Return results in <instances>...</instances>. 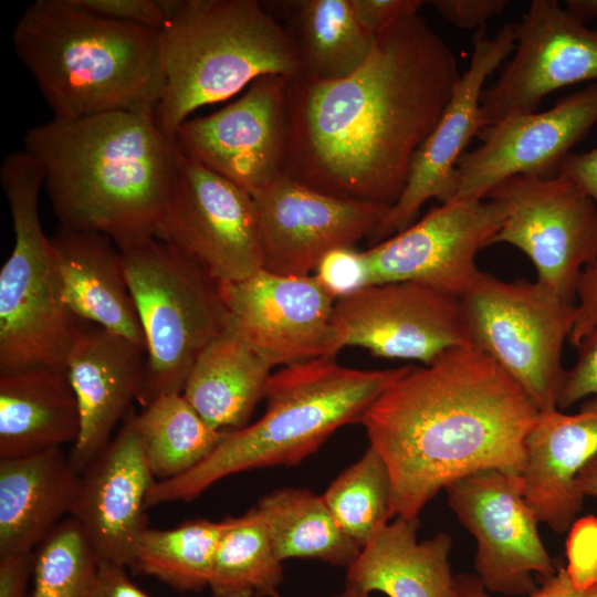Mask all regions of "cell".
I'll use <instances>...</instances> for the list:
<instances>
[{
	"instance_id": "36",
	"label": "cell",
	"mask_w": 597,
	"mask_h": 597,
	"mask_svg": "<svg viewBox=\"0 0 597 597\" xmlns=\"http://www.w3.org/2000/svg\"><path fill=\"white\" fill-rule=\"evenodd\" d=\"M313 275L336 302L371 285V271L365 251L336 248L318 262Z\"/></svg>"
},
{
	"instance_id": "26",
	"label": "cell",
	"mask_w": 597,
	"mask_h": 597,
	"mask_svg": "<svg viewBox=\"0 0 597 597\" xmlns=\"http://www.w3.org/2000/svg\"><path fill=\"white\" fill-rule=\"evenodd\" d=\"M80 409L66 370L35 367L0 373V458L74 443Z\"/></svg>"
},
{
	"instance_id": "44",
	"label": "cell",
	"mask_w": 597,
	"mask_h": 597,
	"mask_svg": "<svg viewBox=\"0 0 597 597\" xmlns=\"http://www.w3.org/2000/svg\"><path fill=\"white\" fill-rule=\"evenodd\" d=\"M558 175L574 181L597 205V147L585 153H570Z\"/></svg>"
},
{
	"instance_id": "32",
	"label": "cell",
	"mask_w": 597,
	"mask_h": 597,
	"mask_svg": "<svg viewBox=\"0 0 597 597\" xmlns=\"http://www.w3.org/2000/svg\"><path fill=\"white\" fill-rule=\"evenodd\" d=\"M219 541L209 586L213 597H272L283 580L266 524L255 507L228 517Z\"/></svg>"
},
{
	"instance_id": "6",
	"label": "cell",
	"mask_w": 597,
	"mask_h": 597,
	"mask_svg": "<svg viewBox=\"0 0 597 597\" xmlns=\"http://www.w3.org/2000/svg\"><path fill=\"white\" fill-rule=\"evenodd\" d=\"M159 40L164 88L154 117L172 138L196 109L258 77L302 73L284 24L256 0H174Z\"/></svg>"
},
{
	"instance_id": "21",
	"label": "cell",
	"mask_w": 597,
	"mask_h": 597,
	"mask_svg": "<svg viewBox=\"0 0 597 597\" xmlns=\"http://www.w3.org/2000/svg\"><path fill=\"white\" fill-rule=\"evenodd\" d=\"M132 407L117 433L81 473L71 515L100 562L132 567L148 528L147 496L156 483Z\"/></svg>"
},
{
	"instance_id": "47",
	"label": "cell",
	"mask_w": 597,
	"mask_h": 597,
	"mask_svg": "<svg viewBox=\"0 0 597 597\" xmlns=\"http://www.w3.org/2000/svg\"><path fill=\"white\" fill-rule=\"evenodd\" d=\"M565 8L583 22L597 19V0H567Z\"/></svg>"
},
{
	"instance_id": "22",
	"label": "cell",
	"mask_w": 597,
	"mask_h": 597,
	"mask_svg": "<svg viewBox=\"0 0 597 597\" xmlns=\"http://www.w3.org/2000/svg\"><path fill=\"white\" fill-rule=\"evenodd\" d=\"M145 362L142 347L97 325L86 323L75 338L65 370L81 417L70 454L80 473L105 449L114 428L137 399Z\"/></svg>"
},
{
	"instance_id": "9",
	"label": "cell",
	"mask_w": 597,
	"mask_h": 597,
	"mask_svg": "<svg viewBox=\"0 0 597 597\" xmlns=\"http://www.w3.org/2000/svg\"><path fill=\"white\" fill-rule=\"evenodd\" d=\"M459 301L471 345L494 359L540 412L557 409L562 352L577 305L536 280L507 282L484 272Z\"/></svg>"
},
{
	"instance_id": "29",
	"label": "cell",
	"mask_w": 597,
	"mask_h": 597,
	"mask_svg": "<svg viewBox=\"0 0 597 597\" xmlns=\"http://www.w3.org/2000/svg\"><path fill=\"white\" fill-rule=\"evenodd\" d=\"M284 24L302 73L321 81L346 77L367 59L376 36L359 23L352 0L289 1Z\"/></svg>"
},
{
	"instance_id": "18",
	"label": "cell",
	"mask_w": 597,
	"mask_h": 597,
	"mask_svg": "<svg viewBox=\"0 0 597 597\" xmlns=\"http://www.w3.org/2000/svg\"><path fill=\"white\" fill-rule=\"evenodd\" d=\"M517 22H507L494 35L484 27L472 35L468 69L460 74L436 126L416 151L407 184L371 235L376 244L412 224L430 199L454 198L457 166L470 140L482 129L481 96L485 81L502 66L516 43Z\"/></svg>"
},
{
	"instance_id": "40",
	"label": "cell",
	"mask_w": 597,
	"mask_h": 597,
	"mask_svg": "<svg viewBox=\"0 0 597 597\" xmlns=\"http://www.w3.org/2000/svg\"><path fill=\"white\" fill-rule=\"evenodd\" d=\"M542 586L526 597H597V584L580 589L573 585L565 566L555 574L542 579ZM452 597H491L476 575L459 574L454 576Z\"/></svg>"
},
{
	"instance_id": "39",
	"label": "cell",
	"mask_w": 597,
	"mask_h": 597,
	"mask_svg": "<svg viewBox=\"0 0 597 597\" xmlns=\"http://www.w3.org/2000/svg\"><path fill=\"white\" fill-rule=\"evenodd\" d=\"M577 359L565 371L557 409H567L586 397L597 396V326L576 346Z\"/></svg>"
},
{
	"instance_id": "24",
	"label": "cell",
	"mask_w": 597,
	"mask_h": 597,
	"mask_svg": "<svg viewBox=\"0 0 597 597\" xmlns=\"http://www.w3.org/2000/svg\"><path fill=\"white\" fill-rule=\"evenodd\" d=\"M65 305L80 320L119 335L146 352L122 255L107 235L62 226L50 238Z\"/></svg>"
},
{
	"instance_id": "33",
	"label": "cell",
	"mask_w": 597,
	"mask_h": 597,
	"mask_svg": "<svg viewBox=\"0 0 597 597\" xmlns=\"http://www.w3.org/2000/svg\"><path fill=\"white\" fill-rule=\"evenodd\" d=\"M227 525V519H198L168 530L147 528L130 568L179 591H201L209 586L217 547Z\"/></svg>"
},
{
	"instance_id": "8",
	"label": "cell",
	"mask_w": 597,
	"mask_h": 597,
	"mask_svg": "<svg viewBox=\"0 0 597 597\" xmlns=\"http://www.w3.org/2000/svg\"><path fill=\"white\" fill-rule=\"evenodd\" d=\"M145 336L146 362L137 401L182 394L191 368L228 316L214 280L193 259L154 237L118 248Z\"/></svg>"
},
{
	"instance_id": "12",
	"label": "cell",
	"mask_w": 597,
	"mask_h": 597,
	"mask_svg": "<svg viewBox=\"0 0 597 597\" xmlns=\"http://www.w3.org/2000/svg\"><path fill=\"white\" fill-rule=\"evenodd\" d=\"M468 345L459 298L418 282H390L335 302L324 357L359 346L377 357L428 365Z\"/></svg>"
},
{
	"instance_id": "43",
	"label": "cell",
	"mask_w": 597,
	"mask_h": 597,
	"mask_svg": "<svg viewBox=\"0 0 597 597\" xmlns=\"http://www.w3.org/2000/svg\"><path fill=\"white\" fill-rule=\"evenodd\" d=\"M34 552L0 557V597H28Z\"/></svg>"
},
{
	"instance_id": "28",
	"label": "cell",
	"mask_w": 597,
	"mask_h": 597,
	"mask_svg": "<svg viewBox=\"0 0 597 597\" xmlns=\"http://www.w3.org/2000/svg\"><path fill=\"white\" fill-rule=\"evenodd\" d=\"M271 368L260 354L227 329L200 353L182 395L212 428L239 430L265 396Z\"/></svg>"
},
{
	"instance_id": "35",
	"label": "cell",
	"mask_w": 597,
	"mask_h": 597,
	"mask_svg": "<svg viewBox=\"0 0 597 597\" xmlns=\"http://www.w3.org/2000/svg\"><path fill=\"white\" fill-rule=\"evenodd\" d=\"M98 563L80 525L69 516L34 551L30 597H95Z\"/></svg>"
},
{
	"instance_id": "42",
	"label": "cell",
	"mask_w": 597,
	"mask_h": 597,
	"mask_svg": "<svg viewBox=\"0 0 597 597\" xmlns=\"http://www.w3.org/2000/svg\"><path fill=\"white\" fill-rule=\"evenodd\" d=\"M423 3L421 0H352L359 23L373 36L402 13L419 11Z\"/></svg>"
},
{
	"instance_id": "4",
	"label": "cell",
	"mask_w": 597,
	"mask_h": 597,
	"mask_svg": "<svg viewBox=\"0 0 597 597\" xmlns=\"http://www.w3.org/2000/svg\"><path fill=\"white\" fill-rule=\"evenodd\" d=\"M12 43L53 118L155 114L164 88L159 30L100 17L74 0H36Z\"/></svg>"
},
{
	"instance_id": "20",
	"label": "cell",
	"mask_w": 597,
	"mask_h": 597,
	"mask_svg": "<svg viewBox=\"0 0 597 597\" xmlns=\"http://www.w3.org/2000/svg\"><path fill=\"white\" fill-rule=\"evenodd\" d=\"M219 292L227 329L272 367L325 356L335 301L313 275L261 269L239 281L219 282Z\"/></svg>"
},
{
	"instance_id": "3",
	"label": "cell",
	"mask_w": 597,
	"mask_h": 597,
	"mask_svg": "<svg viewBox=\"0 0 597 597\" xmlns=\"http://www.w3.org/2000/svg\"><path fill=\"white\" fill-rule=\"evenodd\" d=\"M23 143L43 169L60 226L105 234L117 248L154 237L181 156L154 115L52 118Z\"/></svg>"
},
{
	"instance_id": "2",
	"label": "cell",
	"mask_w": 597,
	"mask_h": 597,
	"mask_svg": "<svg viewBox=\"0 0 597 597\" xmlns=\"http://www.w3.org/2000/svg\"><path fill=\"white\" fill-rule=\"evenodd\" d=\"M538 412L494 359L468 345L409 366L360 423L389 471L394 516L419 520L462 476L491 468L522 475Z\"/></svg>"
},
{
	"instance_id": "1",
	"label": "cell",
	"mask_w": 597,
	"mask_h": 597,
	"mask_svg": "<svg viewBox=\"0 0 597 597\" xmlns=\"http://www.w3.org/2000/svg\"><path fill=\"white\" fill-rule=\"evenodd\" d=\"M460 74L450 46L419 11H408L377 33L365 62L346 77H287L283 176L391 207Z\"/></svg>"
},
{
	"instance_id": "19",
	"label": "cell",
	"mask_w": 597,
	"mask_h": 597,
	"mask_svg": "<svg viewBox=\"0 0 597 597\" xmlns=\"http://www.w3.org/2000/svg\"><path fill=\"white\" fill-rule=\"evenodd\" d=\"M250 195L262 269L281 275H310L331 250L371 237L390 208L327 195L283 175Z\"/></svg>"
},
{
	"instance_id": "45",
	"label": "cell",
	"mask_w": 597,
	"mask_h": 597,
	"mask_svg": "<svg viewBox=\"0 0 597 597\" xmlns=\"http://www.w3.org/2000/svg\"><path fill=\"white\" fill-rule=\"evenodd\" d=\"M95 597H151L135 585L125 567L107 562L98 563Z\"/></svg>"
},
{
	"instance_id": "38",
	"label": "cell",
	"mask_w": 597,
	"mask_h": 597,
	"mask_svg": "<svg viewBox=\"0 0 597 597\" xmlns=\"http://www.w3.org/2000/svg\"><path fill=\"white\" fill-rule=\"evenodd\" d=\"M570 528L565 568L573 585L586 589L597 584V519L579 520Z\"/></svg>"
},
{
	"instance_id": "48",
	"label": "cell",
	"mask_w": 597,
	"mask_h": 597,
	"mask_svg": "<svg viewBox=\"0 0 597 597\" xmlns=\"http://www.w3.org/2000/svg\"><path fill=\"white\" fill-rule=\"evenodd\" d=\"M272 597H282L280 594H276ZM332 597H369L368 594L364 593L353 584L347 583L345 588L338 594L333 595Z\"/></svg>"
},
{
	"instance_id": "46",
	"label": "cell",
	"mask_w": 597,
	"mask_h": 597,
	"mask_svg": "<svg viewBox=\"0 0 597 597\" xmlns=\"http://www.w3.org/2000/svg\"><path fill=\"white\" fill-rule=\"evenodd\" d=\"M575 484L584 496L597 498V453L579 471Z\"/></svg>"
},
{
	"instance_id": "5",
	"label": "cell",
	"mask_w": 597,
	"mask_h": 597,
	"mask_svg": "<svg viewBox=\"0 0 597 597\" xmlns=\"http://www.w3.org/2000/svg\"><path fill=\"white\" fill-rule=\"evenodd\" d=\"M408 367L362 370L341 366L335 357L285 366L269 378L265 413L250 426L227 432L188 472L157 481L147 506L190 502L239 472L300 463L341 427L362 422L369 406Z\"/></svg>"
},
{
	"instance_id": "41",
	"label": "cell",
	"mask_w": 597,
	"mask_h": 597,
	"mask_svg": "<svg viewBox=\"0 0 597 597\" xmlns=\"http://www.w3.org/2000/svg\"><path fill=\"white\" fill-rule=\"evenodd\" d=\"M429 3L448 22L460 29L483 28L488 20L504 12L507 0H432Z\"/></svg>"
},
{
	"instance_id": "14",
	"label": "cell",
	"mask_w": 597,
	"mask_h": 597,
	"mask_svg": "<svg viewBox=\"0 0 597 597\" xmlns=\"http://www.w3.org/2000/svg\"><path fill=\"white\" fill-rule=\"evenodd\" d=\"M506 218L495 198L449 200L366 250L371 284L418 282L460 298L481 271L476 254Z\"/></svg>"
},
{
	"instance_id": "27",
	"label": "cell",
	"mask_w": 597,
	"mask_h": 597,
	"mask_svg": "<svg viewBox=\"0 0 597 597\" xmlns=\"http://www.w3.org/2000/svg\"><path fill=\"white\" fill-rule=\"evenodd\" d=\"M419 520L397 516L386 524L347 567V583L366 594L388 597H452L454 576L446 533L418 542Z\"/></svg>"
},
{
	"instance_id": "30",
	"label": "cell",
	"mask_w": 597,
	"mask_h": 597,
	"mask_svg": "<svg viewBox=\"0 0 597 597\" xmlns=\"http://www.w3.org/2000/svg\"><path fill=\"white\" fill-rule=\"evenodd\" d=\"M261 513L277 558L314 559L348 567L360 547L342 530L322 495L297 488L264 495Z\"/></svg>"
},
{
	"instance_id": "7",
	"label": "cell",
	"mask_w": 597,
	"mask_h": 597,
	"mask_svg": "<svg viewBox=\"0 0 597 597\" xmlns=\"http://www.w3.org/2000/svg\"><path fill=\"white\" fill-rule=\"evenodd\" d=\"M43 182L41 165L25 150L8 155L1 164L0 185L14 243L0 270V373L65 370L67 354L86 324L62 297L53 248L39 214Z\"/></svg>"
},
{
	"instance_id": "37",
	"label": "cell",
	"mask_w": 597,
	"mask_h": 597,
	"mask_svg": "<svg viewBox=\"0 0 597 597\" xmlns=\"http://www.w3.org/2000/svg\"><path fill=\"white\" fill-rule=\"evenodd\" d=\"M83 9L103 18L161 30L174 0H74Z\"/></svg>"
},
{
	"instance_id": "11",
	"label": "cell",
	"mask_w": 597,
	"mask_h": 597,
	"mask_svg": "<svg viewBox=\"0 0 597 597\" xmlns=\"http://www.w3.org/2000/svg\"><path fill=\"white\" fill-rule=\"evenodd\" d=\"M154 238L193 259L218 282L239 281L262 269L250 192L182 151Z\"/></svg>"
},
{
	"instance_id": "16",
	"label": "cell",
	"mask_w": 597,
	"mask_h": 597,
	"mask_svg": "<svg viewBox=\"0 0 597 597\" xmlns=\"http://www.w3.org/2000/svg\"><path fill=\"white\" fill-rule=\"evenodd\" d=\"M286 81L264 75L233 103L188 118L175 140L180 150L248 192L283 175L287 146Z\"/></svg>"
},
{
	"instance_id": "13",
	"label": "cell",
	"mask_w": 597,
	"mask_h": 597,
	"mask_svg": "<svg viewBox=\"0 0 597 597\" xmlns=\"http://www.w3.org/2000/svg\"><path fill=\"white\" fill-rule=\"evenodd\" d=\"M444 490L449 506L476 541L475 575L488 591L526 597L538 588L534 574L542 579L555 574L521 474L483 469Z\"/></svg>"
},
{
	"instance_id": "17",
	"label": "cell",
	"mask_w": 597,
	"mask_h": 597,
	"mask_svg": "<svg viewBox=\"0 0 597 597\" xmlns=\"http://www.w3.org/2000/svg\"><path fill=\"white\" fill-rule=\"evenodd\" d=\"M595 124L597 82L546 111L511 115L483 127L478 134L480 145L458 161L453 199H485L498 185L516 176H557L572 148Z\"/></svg>"
},
{
	"instance_id": "10",
	"label": "cell",
	"mask_w": 597,
	"mask_h": 597,
	"mask_svg": "<svg viewBox=\"0 0 597 597\" xmlns=\"http://www.w3.org/2000/svg\"><path fill=\"white\" fill-rule=\"evenodd\" d=\"M501 200L506 218L490 242L522 251L536 281L576 304L585 268L597 261V205L569 178L516 176L488 196Z\"/></svg>"
},
{
	"instance_id": "15",
	"label": "cell",
	"mask_w": 597,
	"mask_h": 597,
	"mask_svg": "<svg viewBox=\"0 0 597 597\" xmlns=\"http://www.w3.org/2000/svg\"><path fill=\"white\" fill-rule=\"evenodd\" d=\"M596 80L597 28H588L555 0H533L517 22L510 61L482 92V128L536 111L563 87Z\"/></svg>"
},
{
	"instance_id": "31",
	"label": "cell",
	"mask_w": 597,
	"mask_h": 597,
	"mask_svg": "<svg viewBox=\"0 0 597 597\" xmlns=\"http://www.w3.org/2000/svg\"><path fill=\"white\" fill-rule=\"evenodd\" d=\"M144 454L158 481L181 475L202 462L227 431L208 425L182 394L159 397L137 413Z\"/></svg>"
},
{
	"instance_id": "25",
	"label": "cell",
	"mask_w": 597,
	"mask_h": 597,
	"mask_svg": "<svg viewBox=\"0 0 597 597\" xmlns=\"http://www.w3.org/2000/svg\"><path fill=\"white\" fill-rule=\"evenodd\" d=\"M80 480L61 448L0 458V557L34 552L71 515Z\"/></svg>"
},
{
	"instance_id": "34",
	"label": "cell",
	"mask_w": 597,
	"mask_h": 597,
	"mask_svg": "<svg viewBox=\"0 0 597 597\" xmlns=\"http://www.w3.org/2000/svg\"><path fill=\"white\" fill-rule=\"evenodd\" d=\"M322 498L360 548L394 517L390 474L371 447L333 481Z\"/></svg>"
},
{
	"instance_id": "23",
	"label": "cell",
	"mask_w": 597,
	"mask_h": 597,
	"mask_svg": "<svg viewBox=\"0 0 597 597\" xmlns=\"http://www.w3.org/2000/svg\"><path fill=\"white\" fill-rule=\"evenodd\" d=\"M597 453V396L578 412H538L525 439L524 498L538 522L555 533L570 530L584 495L575 480Z\"/></svg>"
}]
</instances>
